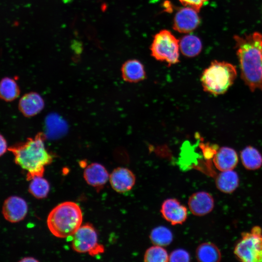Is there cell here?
Here are the masks:
<instances>
[{
	"mask_svg": "<svg viewBox=\"0 0 262 262\" xmlns=\"http://www.w3.org/2000/svg\"><path fill=\"white\" fill-rule=\"evenodd\" d=\"M45 102L37 93L31 92L24 95L18 102V109L25 117H30L39 114L44 108Z\"/></svg>",
	"mask_w": 262,
	"mask_h": 262,
	"instance_id": "5bb4252c",
	"label": "cell"
},
{
	"mask_svg": "<svg viewBox=\"0 0 262 262\" xmlns=\"http://www.w3.org/2000/svg\"><path fill=\"white\" fill-rule=\"evenodd\" d=\"M149 239L154 245L165 246L170 245L173 239L171 231L164 226H158L151 231Z\"/></svg>",
	"mask_w": 262,
	"mask_h": 262,
	"instance_id": "7402d4cb",
	"label": "cell"
},
{
	"mask_svg": "<svg viewBox=\"0 0 262 262\" xmlns=\"http://www.w3.org/2000/svg\"><path fill=\"white\" fill-rule=\"evenodd\" d=\"M29 186V192L38 199L47 196L50 189L49 182L43 177L36 176L31 180Z\"/></svg>",
	"mask_w": 262,
	"mask_h": 262,
	"instance_id": "603a6c76",
	"label": "cell"
},
{
	"mask_svg": "<svg viewBox=\"0 0 262 262\" xmlns=\"http://www.w3.org/2000/svg\"><path fill=\"white\" fill-rule=\"evenodd\" d=\"M45 135L37 133L24 142L8 147L14 156L15 163L27 171L26 179L31 180L36 176L43 177L45 167L53 161V156L45 146Z\"/></svg>",
	"mask_w": 262,
	"mask_h": 262,
	"instance_id": "7a4b0ae2",
	"label": "cell"
},
{
	"mask_svg": "<svg viewBox=\"0 0 262 262\" xmlns=\"http://www.w3.org/2000/svg\"><path fill=\"white\" fill-rule=\"evenodd\" d=\"M20 94V89L15 80L5 77L0 81V98L10 102L17 98Z\"/></svg>",
	"mask_w": 262,
	"mask_h": 262,
	"instance_id": "44dd1931",
	"label": "cell"
},
{
	"mask_svg": "<svg viewBox=\"0 0 262 262\" xmlns=\"http://www.w3.org/2000/svg\"><path fill=\"white\" fill-rule=\"evenodd\" d=\"M160 212L163 217L172 225L182 224L188 215L186 207L173 198L166 199L163 202Z\"/></svg>",
	"mask_w": 262,
	"mask_h": 262,
	"instance_id": "30bf717a",
	"label": "cell"
},
{
	"mask_svg": "<svg viewBox=\"0 0 262 262\" xmlns=\"http://www.w3.org/2000/svg\"><path fill=\"white\" fill-rule=\"evenodd\" d=\"M8 150L7 143L3 135L0 134V157Z\"/></svg>",
	"mask_w": 262,
	"mask_h": 262,
	"instance_id": "4316f807",
	"label": "cell"
},
{
	"mask_svg": "<svg viewBox=\"0 0 262 262\" xmlns=\"http://www.w3.org/2000/svg\"><path fill=\"white\" fill-rule=\"evenodd\" d=\"M108 171L102 164L93 163L87 165L83 171V178L87 183L98 192L109 180Z\"/></svg>",
	"mask_w": 262,
	"mask_h": 262,
	"instance_id": "4fadbf2b",
	"label": "cell"
},
{
	"mask_svg": "<svg viewBox=\"0 0 262 262\" xmlns=\"http://www.w3.org/2000/svg\"><path fill=\"white\" fill-rule=\"evenodd\" d=\"M144 261L146 262H167L169 261V255L163 246L154 245L145 251Z\"/></svg>",
	"mask_w": 262,
	"mask_h": 262,
	"instance_id": "cb8c5ba5",
	"label": "cell"
},
{
	"mask_svg": "<svg viewBox=\"0 0 262 262\" xmlns=\"http://www.w3.org/2000/svg\"><path fill=\"white\" fill-rule=\"evenodd\" d=\"M214 199L212 196L204 191L193 193L189 197L188 205L191 212L196 216H203L213 209Z\"/></svg>",
	"mask_w": 262,
	"mask_h": 262,
	"instance_id": "7c38bea8",
	"label": "cell"
},
{
	"mask_svg": "<svg viewBox=\"0 0 262 262\" xmlns=\"http://www.w3.org/2000/svg\"><path fill=\"white\" fill-rule=\"evenodd\" d=\"M241 77L252 91H262V34L235 35Z\"/></svg>",
	"mask_w": 262,
	"mask_h": 262,
	"instance_id": "6da1fadb",
	"label": "cell"
},
{
	"mask_svg": "<svg viewBox=\"0 0 262 262\" xmlns=\"http://www.w3.org/2000/svg\"><path fill=\"white\" fill-rule=\"evenodd\" d=\"M122 77L129 82H137L146 79V72L143 64L133 59L125 62L121 67Z\"/></svg>",
	"mask_w": 262,
	"mask_h": 262,
	"instance_id": "2e32d148",
	"label": "cell"
},
{
	"mask_svg": "<svg viewBox=\"0 0 262 262\" xmlns=\"http://www.w3.org/2000/svg\"><path fill=\"white\" fill-rule=\"evenodd\" d=\"M19 262H38L37 260L35 259L34 258L28 257L23 258L22 259L20 260Z\"/></svg>",
	"mask_w": 262,
	"mask_h": 262,
	"instance_id": "83f0119b",
	"label": "cell"
},
{
	"mask_svg": "<svg viewBox=\"0 0 262 262\" xmlns=\"http://www.w3.org/2000/svg\"><path fill=\"white\" fill-rule=\"evenodd\" d=\"M83 215L80 207L72 201H65L55 206L49 213L47 224L55 237L72 236L82 225Z\"/></svg>",
	"mask_w": 262,
	"mask_h": 262,
	"instance_id": "3957f363",
	"label": "cell"
},
{
	"mask_svg": "<svg viewBox=\"0 0 262 262\" xmlns=\"http://www.w3.org/2000/svg\"><path fill=\"white\" fill-rule=\"evenodd\" d=\"M190 261L189 253L183 249H177L169 255V261L171 262H188Z\"/></svg>",
	"mask_w": 262,
	"mask_h": 262,
	"instance_id": "d4e9b609",
	"label": "cell"
},
{
	"mask_svg": "<svg viewBox=\"0 0 262 262\" xmlns=\"http://www.w3.org/2000/svg\"><path fill=\"white\" fill-rule=\"evenodd\" d=\"M179 46L181 53L188 57L197 56L202 49L200 39L192 34L183 36L179 42Z\"/></svg>",
	"mask_w": 262,
	"mask_h": 262,
	"instance_id": "d6986e66",
	"label": "cell"
},
{
	"mask_svg": "<svg viewBox=\"0 0 262 262\" xmlns=\"http://www.w3.org/2000/svg\"><path fill=\"white\" fill-rule=\"evenodd\" d=\"M238 161L237 153L233 148L229 147H221L213 157L215 166L220 171L233 170Z\"/></svg>",
	"mask_w": 262,
	"mask_h": 262,
	"instance_id": "9a60e30c",
	"label": "cell"
},
{
	"mask_svg": "<svg viewBox=\"0 0 262 262\" xmlns=\"http://www.w3.org/2000/svg\"><path fill=\"white\" fill-rule=\"evenodd\" d=\"M179 40L170 31L163 30L154 36L150 50L156 60L171 65L179 61Z\"/></svg>",
	"mask_w": 262,
	"mask_h": 262,
	"instance_id": "8992f818",
	"label": "cell"
},
{
	"mask_svg": "<svg viewBox=\"0 0 262 262\" xmlns=\"http://www.w3.org/2000/svg\"><path fill=\"white\" fill-rule=\"evenodd\" d=\"M72 248L77 252L88 253L92 256L104 250L103 246L98 243L97 230L89 223L82 225L72 235Z\"/></svg>",
	"mask_w": 262,
	"mask_h": 262,
	"instance_id": "52a82bcc",
	"label": "cell"
},
{
	"mask_svg": "<svg viewBox=\"0 0 262 262\" xmlns=\"http://www.w3.org/2000/svg\"><path fill=\"white\" fill-rule=\"evenodd\" d=\"M260 227H254L250 232H243L234 253L244 262H262V234Z\"/></svg>",
	"mask_w": 262,
	"mask_h": 262,
	"instance_id": "5b68a950",
	"label": "cell"
},
{
	"mask_svg": "<svg viewBox=\"0 0 262 262\" xmlns=\"http://www.w3.org/2000/svg\"><path fill=\"white\" fill-rule=\"evenodd\" d=\"M109 181L115 191L123 193L133 188L136 182V177L128 168L118 167L114 169L110 175Z\"/></svg>",
	"mask_w": 262,
	"mask_h": 262,
	"instance_id": "8fae6325",
	"label": "cell"
},
{
	"mask_svg": "<svg viewBox=\"0 0 262 262\" xmlns=\"http://www.w3.org/2000/svg\"><path fill=\"white\" fill-rule=\"evenodd\" d=\"M197 11L190 7L181 8L176 14L173 28L181 33H190L196 29L200 22Z\"/></svg>",
	"mask_w": 262,
	"mask_h": 262,
	"instance_id": "9c48e42d",
	"label": "cell"
},
{
	"mask_svg": "<svg viewBox=\"0 0 262 262\" xmlns=\"http://www.w3.org/2000/svg\"><path fill=\"white\" fill-rule=\"evenodd\" d=\"M181 3L185 6H188L196 10L199 11L204 3L208 0H179Z\"/></svg>",
	"mask_w": 262,
	"mask_h": 262,
	"instance_id": "484cf974",
	"label": "cell"
},
{
	"mask_svg": "<svg viewBox=\"0 0 262 262\" xmlns=\"http://www.w3.org/2000/svg\"><path fill=\"white\" fill-rule=\"evenodd\" d=\"M239 179L237 173L232 170L221 171L215 179L216 187L221 192L231 193L239 185Z\"/></svg>",
	"mask_w": 262,
	"mask_h": 262,
	"instance_id": "e0dca14e",
	"label": "cell"
},
{
	"mask_svg": "<svg viewBox=\"0 0 262 262\" xmlns=\"http://www.w3.org/2000/svg\"><path fill=\"white\" fill-rule=\"evenodd\" d=\"M241 159L244 167L248 170H256L262 165V156L255 148L248 146L241 153Z\"/></svg>",
	"mask_w": 262,
	"mask_h": 262,
	"instance_id": "ffe728a7",
	"label": "cell"
},
{
	"mask_svg": "<svg viewBox=\"0 0 262 262\" xmlns=\"http://www.w3.org/2000/svg\"><path fill=\"white\" fill-rule=\"evenodd\" d=\"M236 76L237 71L234 66L215 60L204 70L200 81L205 91L215 96L226 92L233 83Z\"/></svg>",
	"mask_w": 262,
	"mask_h": 262,
	"instance_id": "277c9868",
	"label": "cell"
},
{
	"mask_svg": "<svg viewBox=\"0 0 262 262\" xmlns=\"http://www.w3.org/2000/svg\"><path fill=\"white\" fill-rule=\"evenodd\" d=\"M196 257L200 262H218L221 259V254L215 245L211 242H205L196 248Z\"/></svg>",
	"mask_w": 262,
	"mask_h": 262,
	"instance_id": "ac0fdd59",
	"label": "cell"
},
{
	"mask_svg": "<svg viewBox=\"0 0 262 262\" xmlns=\"http://www.w3.org/2000/svg\"><path fill=\"white\" fill-rule=\"evenodd\" d=\"M28 212V205L22 198L16 196L7 197L2 207L3 217L11 223L19 222L24 219Z\"/></svg>",
	"mask_w": 262,
	"mask_h": 262,
	"instance_id": "ba28073f",
	"label": "cell"
}]
</instances>
